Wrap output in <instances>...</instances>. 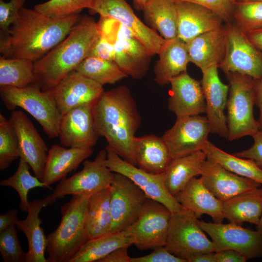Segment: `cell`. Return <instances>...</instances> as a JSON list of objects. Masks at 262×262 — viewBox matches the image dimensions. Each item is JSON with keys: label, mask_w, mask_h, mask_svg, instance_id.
<instances>
[{"label": "cell", "mask_w": 262, "mask_h": 262, "mask_svg": "<svg viewBox=\"0 0 262 262\" xmlns=\"http://www.w3.org/2000/svg\"><path fill=\"white\" fill-rule=\"evenodd\" d=\"M80 18L78 14L51 17L23 7L8 31L0 34L2 56L35 62L63 40Z\"/></svg>", "instance_id": "6da1fadb"}, {"label": "cell", "mask_w": 262, "mask_h": 262, "mask_svg": "<svg viewBox=\"0 0 262 262\" xmlns=\"http://www.w3.org/2000/svg\"><path fill=\"white\" fill-rule=\"evenodd\" d=\"M93 111L98 134L107 142L106 147L137 166L133 141L141 118L128 87L121 85L104 91Z\"/></svg>", "instance_id": "7a4b0ae2"}, {"label": "cell", "mask_w": 262, "mask_h": 262, "mask_svg": "<svg viewBox=\"0 0 262 262\" xmlns=\"http://www.w3.org/2000/svg\"><path fill=\"white\" fill-rule=\"evenodd\" d=\"M98 22L89 16L80 17L66 37L34 63L37 84L50 91L86 57L98 39Z\"/></svg>", "instance_id": "3957f363"}, {"label": "cell", "mask_w": 262, "mask_h": 262, "mask_svg": "<svg viewBox=\"0 0 262 262\" xmlns=\"http://www.w3.org/2000/svg\"><path fill=\"white\" fill-rule=\"evenodd\" d=\"M90 196L73 195L61 206V222L56 229L47 236L48 262H68L89 240L87 213Z\"/></svg>", "instance_id": "277c9868"}, {"label": "cell", "mask_w": 262, "mask_h": 262, "mask_svg": "<svg viewBox=\"0 0 262 262\" xmlns=\"http://www.w3.org/2000/svg\"><path fill=\"white\" fill-rule=\"evenodd\" d=\"M0 96L7 109H24L38 122L48 137H59L62 114L50 91L42 90L37 84L21 88L2 86Z\"/></svg>", "instance_id": "5b68a950"}, {"label": "cell", "mask_w": 262, "mask_h": 262, "mask_svg": "<svg viewBox=\"0 0 262 262\" xmlns=\"http://www.w3.org/2000/svg\"><path fill=\"white\" fill-rule=\"evenodd\" d=\"M229 92L226 108L229 141L252 136L259 131L253 115L255 104L254 79L238 73L226 74Z\"/></svg>", "instance_id": "8992f818"}, {"label": "cell", "mask_w": 262, "mask_h": 262, "mask_svg": "<svg viewBox=\"0 0 262 262\" xmlns=\"http://www.w3.org/2000/svg\"><path fill=\"white\" fill-rule=\"evenodd\" d=\"M204 232L191 212L185 210L172 213L164 246L171 253L189 262L198 254L215 252L213 242Z\"/></svg>", "instance_id": "52a82bcc"}, {"label": "cell", "mask_w": 262, "mask_h": 262, "mask_svg": "<svg viewBox=\"0 0 262 262\" xmlns=\"http://www.w3.org/2000/svg\"><path fill=\"white\" fill-rule=\"evenodd\" d=\"M226 50L218 66L225 74L238 73L254 79L262 76V53L234 23L226 24Z\"/></svg>", "instance_id": "ba28073f"}, {"label": "cell", "mask_w": 262, "mask_h": 262, "mask_svg": "<svg viewBox=\"0 0 262 262\" xmlns=\"http://www.w3.org/2000/svg\"><path fill=\"white\" fill-rule=\"evenodd\" d=\"M110 189V233L122 232L137 219L148 197L130 179L118 173H114Z\"/></svg>", "instance_id": "9c48e42d"}, {"label": "cell", "mask_w": 262, "mask_h": 262, "mask_svg": "<svg viewBox=\"0 0 262 262\" xmlns=\"http://www.w3.org/2000/svg\"><path fill=\"white\" fill-rule=\"evenodd\" d=\"M171 213L163 204L148 197L137 219L123 231L140 250L164 246Z\"/></svg>", "instance_id": "30bf717a"}, {"label": "cell", "mask_w": 262, "mask_h": 262, "mask_svg": "<svg viewBox=\"0 0 262 262\" xmlns=\"http://www.w3.org/2000/svg\"><path fill=\"white\" fill-rule=\"evenodd\" d=\"M106 157L105 148L99 151L93 161H84L80 172L59 181L52 196L56 199L67 195L91 196L110 187L115 173L106 165Z\"/></svg>", "instance_id": "8fae6325"}, {"label": "cell", "mask_w": 262, "mask_h": 262, "mask_svg": "<svg viewBox=\"0 0 262 262\" xmlns=\"http://www.w3.org/2000/svg\"><path fill=\"white\" fill-rule=\"evenodd\" d=\"M106 164L113 172L121 174L132 181L147 197L164 205L171 213L185 209L167 190L164 183V172L154 174L147 172L119 157L106 147Z\"/></svg>", "instance_id": "7c38bea8"}, {"label": "cell", "mask_w": 262, "mask_h": 262, "mask_svg": "<svg viewBox=\"0 0 262 262\" xmlns=\"http://www.w3.org/2000/svg\"><path fill=\"white\" fill-rule=\"evenodd\" d=\"M210 133L206 116L200 115L177 117L173 126L162 138L173 159L202 150Z\"/></svg>", "instance_id": "4fadbf2b"}, {"label": "cell", "mask_w": 262, "mask_h": 262, "mask_svg": "<svg viewBox=\"0 0 262 262\" xmlns=\"http://www.w3.org/2000/svg\"><path fill=\"white\" fill-rule=\"evenodd\" d=\"M213 242L215 252L232 249L248 260L262 257V234L232 223L223 224L199 221Z\"/></svg>", "instance_id": "5bb4252c"}, {"label": "cell", "mask_w": 262, "mask_h": 262, "mask_svg": "<svg viewBox=\"0 0 262 262\" xmlns=\"http://www.w3.org/2000/svg\"><path fill=\"white\" fill-rule=\"evenodd\" d=\"M92 14L114 19L130 30L153 56L164 43L157 32L144 24L126 0H95L89 9Z\"/></svg>", "instance_id": "9a60e30c"}, {"label": "cell", "mask_w": 262, "mask_h": 262, "mask_svg": "<svg viewBox=\"0 0 262 262\" xmlns=\"http://www.w3.org/2000/svg\"><path fill=\"white\" fill-rule=\"evenodd\" d=\"M99 136L93 105H82L62 115L59 137L64 147L92 148Z\"/></svg>", "instance_id": "2e32d148"}, {"label": "cell", "mask_w": 262, "mask_h": 262, "mask_svg": "<svg viewBox=\"0 0 262 262\" xmlns=\"http://www.w3.org/2000/svg\"><path fill=\"white\" fill-rule=\"evenodd\" d=\"M50 91L58 109L63 115L82 105H93L104 90L103 86L74 70Z\"/></svg>", "instance_id": "e0dca14e"}, {"label": "cell", "mask_w": 262, "mask_h": 262, "mask_svg": "<svg viewBox=\"0 0 262 262\" xmlns=\"http://www.w3.org/2000/svg\"><path fill=\"white\" fill-rule=\"evenodd\" d=\"M218 68L217 65H213L202 71L200 82L205 100V113L210 132L228 139L227 117L224 111L227 106L229 85L220 80Z\"/></svg>", "instance_id": "ac0fdd59"}, {"label": "cell", "mask_w": 262, "mask_h": 262, "mask_svg": "<svg viewBox=\"0 0 262 262\" xmlns=\"http://www.w3.org/2000/svg\"><path fill=\"white\" fill-rule=\"evenodd\" d=\"M9 120L17 137L20 158L28 163L34 176L41 180L49 151L46 143L31 120L22 111L13 110Z\"/></svg>", "instance_id": "d6986e66"}, {"label": "cell", "mask_w": 262, "mask_h": 262, "mask_svg": "<svg viewBox=\"0 0 262 262\" xmlns=\"http://www.w3.org/2000/svg\"><path fill=\"white\" fill-rule=\"evenodd\" d=\"M200 179L205 187L222 202L262 185L227 170L208 157L203 164Z\"/></svg>", "instance_id": "ffe728a7"}, {"label": "cell", "mask_w": 262, "mask_h": 262, "mask_svg": "<svg viewBox=\"0 0 262 262\" xmlns=\"http://www.w3.org/2000/svg\"><path fill=\"white\" fill-rule=\"evenodd\" d=\"M114 48V61L128 76L141 79L146 75L153 55L131 32L121 23Z\"/></svg>", "instance_id": "44dd1931"}, {"label": "cell", "mask_w": 262, "mask_h": 262, "mask_svg": "<svg viewBox=\"0 0 262 262\" xmlns=\"http://www.w3.org/2000/svg\"><path fill=\"white\" fill-rule=\"evenodd\" d=\"M168 108L177 117L205 113L206 103L200 82L184 72L169 82Z\"/></svg>", "instance_id": "7402d4cb"}, {"label": "cell", "mask_w": 262, "mask_h": 262, "mask_svg": "<svg viewBox=\"0 0 262 262\" xmlns=\"http://www.w3.org/2000/svg\"><path fill=\"white\" fill-rule=\"evenodd\" d=\"M177 37L187 43L196 36L223 26V20L212 11L198 4L175 2Z\"/></svg>", "instance_id": "603a6c76"}, {"label": "cell", "mask_w": 262, "mask_h": 262, "mask_svg": "<svg viewBox=\"0 0 262 262\" xmlns=\"http://www.w3.org/2000/svg\"><path fill=\"white\" fill-rule=\"evenodd\" d=\"M57 199L52 194L42 199L30 201L27 215L24 220L17 219L15 223L19 230L26 235L28 243L26 262H48L45 258L47 240L41 228L39 213L42 208L53 204Z\"/></svg>", "instance_id": "cb8c5ba5"}, {"label": "cell", "mask_w": 262, "mask_h": 262, "mask_svg": "<svg viewBox=\"0 0 262 262\" xmlns=\"http://www.w3.org/2000/svg\"><path fill=\"white\" fill-rule=\"evenodd\" d=\"M174 197L197 218L207 214L211 217L213 222L216 223H222L225 218L223 202L205 187L200 178H193Z\"/></svg>", "instance_id": "d4e9b609"}, {"label": "cell", "mask_w": 262, "mask_h": 262, "mask_svg": "<svg viewBox=\"0 0 262 262\" xmlns=\"http://www.w3.org/2000/svg\"><path fill=\"white\" fill-rule=\"evenodd\" d=\"M226 44L224 26L196 36L186 43L190 62L201 71L213 65L218 66L224 57Z\"/></svg>", "instance_id": "484cf974"}, {"label": "cell", "mask_w": 262, "mask_h": 262, "mask_svg": "<svg viewBox=\"0 0 262 262\" xmlns=\"http://www.w3.org/2000/svg\"><path fill=\"white\" fill-rule=\"evenodd\" d=\"M93 148H66L58 145L51 146L41 180L46 187L65 178L93 153Z\"/></svg>", "instance_id": "4316f807"}, {"label": "cell", "mask_w": 262, "mask_h": 262, "mask_svg": "<svg viewBox=\"0 0 262 262\" xmlns=\"http://www.w3.org/2000/svg\"><path fill=\"white\" fill-rule=\"evenodd\" d=\"M158 54L159 59L154 68L158 84H168L172 78L186 71L190 62L186 44L179 37L165 40Z\"/></svg>", "instance_id": "83f0119b"}, {"label": "cell", "mask_w": 262, "mask_h": 262, "mask_svg": "<svg viewBox=\"0 0 262 262\" xmlns=\"http://www.w3.org/2000/svg\"><path fill=\"white\" fill-rule=\"evenodd\" d=\"M133 149L137 166L150 173H164L173 159L162 138L155 135L136 137Z\"/></svg>", "instance_id": "f1b7e54d"}, {"label": "cell", "mask_w": 262, "mask_h": 262, "mask_svg": "<svg viewBox=\"0 0 262 262\" xmlns=\"http://www.w3.org/2000/svg\"><path fill=\"white\" fill-rule=\"evenodd\" d=\"M206 159L203 150L173 159L164 172V183L170 194L175 196L191 180L201 175Z\"/></svg>", "instance_id": "f546056e"}, {"label": "cell", "mask_w": 262, "mask_h": 262, "mask_svg": "<svg viewBox=\"0 0 262 262\" xmlns=\"http://www.w3.org/2000/svg\"><path fill=\"white\" fill-rule=\"evenodd\" d=\"M223 213L230 223L257 225L262 214V187L246 191L223 202Z\"/></svg>", "instance_id": "4dcf8cb0"}, {"label": "cell", "mask_w": 262, "mask_h": 262, "mask_svg": "<svg viewBox=\"0 0 262 262\" xmlns=\"http://www.w3.org/2000/svg\"><path fill=\"white\" fill-rule=\"evenodd\" d=\"M142 11L148 26L165 40L177 37L178 14L173 0H149Z\"/></svg>", "instance_id": "1f68e13d"}, {"label": "cell", "mask_w": 262, "mask_h": 262, "mask_svg": "<svg viewBox=\"0 0 262 262\" xmlns=\"http://www.w3.org/2000/svg\"><path fill=\"white\" fill-rule=\"evenodd\" d=\"M132 245L124 231L108 233L88 240L68 262H99L115 249Z\"/></svg>", "instance_id": "d6a6232c"}, {"label": "cell", "mask_w": 262, "mask_h": 262, "mask_svg": "<svg viewBox=\"0 0 262 262\" xmlns=\"http://www.w3.org/2000/svg\"><path fill=\"white\" fill-rule=\"evenodd\" d=\"M110 187L89 197L87 213V228L89 239L110 233L112 217Z\"/></svg>", "instance_id": "836d02e7"}, {"label": "cell", "mask_w": 262, "mask_h": 262, "mask_svg": "<svg viewBox=\"0 0 262 262\" xmlns=\"http://www.w3.org/2000/svg\"><path fill=\"white\" fill-rule=\"evenodd\" d=\"M34 62L24 59L0 57V87L24 88L37 84Z\"/></svg>", "instance_id": "e575fe53"}, {"label": "cell", "mask_w": 262, "mask_h": 262, "mask_svg": "<svg viewBox=\"0 0 262 262\" xmlns=\"http://www.w3.org/2000/svg\"><path fill=\"white\" fill-rule=\"evenodd\" d=\"M202 150L207 157L213 159L227 170L237 175L253 180L262 184V169L252 159H245L228 153L209 140Z\"/></svg>", "instance_id": "d590c367"}, {"label": "cell", "mask_w": 262, "mask_h": 262, "mask_svg": "<svg viewBox=\"0 0 262 262\" xmlns=\"http://www.w3.org/2000/svg\"><path fill=\"white\" fill-rule=\"evenodd\" d=\"M99 84H115L128 77L114 61L89 56L75 69Z\"/></svg>", "instance_id": "8d00e7d4"}, {"label": "cell", "mask_w": 262, "mask_h": 262, "mask_svg": "<svg viewBox=\"0 0 262 262\" xmlns=\"http://www.w3.org/2000/svg\"><path fill=\"white\" fill-rule=\"evenodd\" d=\"M30 168L28 163L22 158H20L15 173L0 182L1 186L11 187L17 192L20 198L19 208L24 213L28 212L30 203L28 194L30 190L36 187H46L45 184L40 179L31 174Z\"/></svg>", "instance_id": "74e56055"}, {"label": "cell", "mask_w": 262, "mask_h": 262, "mask_svg": "<svg viewBox=\"0 0 262 262\" xmlns=\"http://www.w3.org/2000/svg\"><path fill=\"white\" fill-rule=\"evenodd\" d=\"M20 157V147L15 129L9 120L0 114V170L7 168Z\"/></svg>", "instance_id": "f35d334b"}, {"label": "cell", "mask_w": 262, "mask_h": 262, "mask_svg": "<svg viewBox=\"0 0 262 262\" xmlns=\"http://www.w3.org/2000/svg\"><path fill=\"white\" fill-rule=\"evenodd\" d=\"M233 20L245 33L262 28V1L235 2Z\"/></svg>", "instance_id": "ab89813d"}, {"label": "cell", "mask_w": 262, "mask_h": 262, "mask_svg": "<svg viewBox=\"0 0 262 262\" xmlns=\"http://www.w3.org/2000/svg\"><path fill=\"white\" fill-rule=\"evenodd\" d=\"M95 0H48L35 5L33 9L51 17L58 18L78 14L82 9H90Z\"/></svg>", "instance_id": "60d3db41"}, {"label": "cell", "mask_w": 262, "mask_h": 262, "mask_svg": "<svg viewBox=\"0 0 262 262\" xmlns=\"http://www.w3.org/2000/svg\"><path fill=\"white\" fill-rule=\"evenodd\" d=\"M16 226L13 225L0 233V253L4 262H26V252L19 242Z\"/></svg>", "instance_id": "b9f144b4"}, {"label": "cell", "mask_w": 262, "mask_h": 262, "mask_svg": "<svg viewBox=\"0 0 262 262\" xmlns=\"http://www.w3.org/2000/svg\"><path fill=\"white\" fill-rule=\"evenodd\" d=\"M175 2H189L202 6L217 15L226 24L232 22L234 0H173Z\"/></svg>", "instance_id": "7bdbcfd3"}, {"label": "cell", "mask_w": 262, "mask_h": 262, "mask_svg": "<svg viewBox=\"0 0 262 262\" xmlns=\"http://www.w3.org/2000/svg\"><path fill=\"white\" fill-rule=\"evenodd\" d=\"M26 0H0V34L6 33L18 17Z\"/></svg>", "instance_id": "ee69618b"}, {"label": "cell", "mask_w": 262, "mask_h": 262, "mask_svg": "<svg viewBox=\"0 0 262 262\" xmlns=\"http://www.w3.org/2000/svg\"><path fill=\"white\" fill-rule=\"evenodd\" d=\"M131 262H188L187 260L171 253L165 246L154 249L151 253L131 258Z\"/></svg>", "instance_id": "f6af8a7d"}, {"label": "cell", "mask_w": 262, "mask_h": 262, "mask_svg": "<svg viewBox=\"0 0 262 262\" xmlns=\"http://www.w3.org/2000/svg\"><path fill=\"white\" fill-rule=\"evenodd\" d=\"M115 54L114 43L100 33L99 37L92 47L88 57L92 56L109 61H114Z\"/></svg>", "instance_id": "bcb514c9"}, {"label": "cell", "mask_w": 262, "mask_h": 262, "mask_svg": "<svg viewBox=\"0 0 262 262\" xmlns=\"http://www.w3.org/2000/svg\"><path fill=\"white\" fill-rule=\"evenodd\" d=\"M252 137L254 139L253 145L248 149L234 153L238 157L250 159L262 169V131H258Z\"/></svg>", "instance_id": "7dc6e473"}, {"label": "cell", "mask_w": 262, "mask_h": 262, "mask_svg": "<svg viewBox=\"0 0 262 262\" xmlns=\"http://www.w3.org/2000/svg\"><path fill=\"white\" fill-rule=\"evenodd\" d=\"M217 262H245V257L238 252L232 249H226L215 252Z\"/></svg>", "instance_id": "c3c4849f"}, {"label": "cell", "mask_w": 262, "mask_h": 262, "mask_svg": "<svg viewBox=\"0 0 262 262\" xmlns=\"http://www.w3.org/2000/svg\"><path fill=\"white\" fill-rule=\"evenodd\" d=\"M128 248L124 246L117 248L99 262H131V257L128 254Z\"/></svg>", "instance_id": "681fc988"}, {"label": "cell", "mask_w": 262, "mask_h": 262, "mask_svg": "<svg viewBox=\"0 0 262 262\" xmlns=\"http://www.w3.org/2000/svg\"><path fill=\"white\" fill-rule=\"evenodd\" d=\"M18 211L16 209H10L6 213L0 215V233L7 229L11 226L15 224L18 219Z\"/></svg>", "instance_id": "f907efd6"}, {"label": "cell", "mask_w": 262, "mask_h": 262, "mask_svg": "<svg viewBox=\"0 0 262 262\" xmlns=\"http://www.w3.org/2000/svg\"><path fill=\"white\" fill-rule=\"evenodd\" d=\"M254 92L255 104L259 110V117L257 120L259 130L262 131V76L258 79H254Z\"/></svg>", "instance_id": "816d5d0a"}, {"label": "cell", "mask_w": 262, "mask_h": 262, "mask_svg": "<svg viewBox=\"0 0 262 262\" xmlns=\"http://www.w3.org/2000/svg\"><path fill=\"white\" fill-rule=\"evenodd\" d=\"M246 33L250 42L262 53V28Z\"/></svg>", "instance_id": "f5cc1de1"}, {"label": "cell", "mask_w": 262, "mask_h": 262, "mask_svg": "<svg viewBox=\"0 0 262 262\" xmlns=\"http://www.w3.org/2000/svg\"><path fill=\"white\" fill-rule=\"evenodd\" d=\"M189 262H217L215 252L198 254L190 258Z\"/></svg>", "instance_id": "db71d44e"}, {"label": "cell", "mask_w": 262, "mask_h": 262, "mask_svg": "<svg viewBox=\"0 0 262 262\" xmlns=\"http://www.w3.org/2000/svg\"><path fill=\"white\" fill-rule=\"evenodd\" d=\"M148 0H133V1L137 9L142 10Z\"/></svg>", "instance_id": "11a10c76"}, {"label": "cell", "mask_w": 262, "mask_h": 262, "mask_svg": "<svg viewBox=\"0 0 262 262\" xmlns=\"http://www.w3.org/2000/svg\"><path fill=\"white\" fill-rule=\"evenodd\" d=\"M256 226V230L262 234V214L258 224Z\"/></svg>", "instance_id": "9f6ffc18"}, {"label": "cell", "mask_w": 262, "mask_h": 262, "mask_svg": "<svg viewBox=\"0 0 262 262\" xmlns=\"http://www.w3.org/2000/svg\"><path fill=\"white\" fill-rule=\"evenodd\" d=\"M235 2L239 1H262V0H234Z\"/></svg>", "instance_id": "6f0895ef"}]
</instances>
